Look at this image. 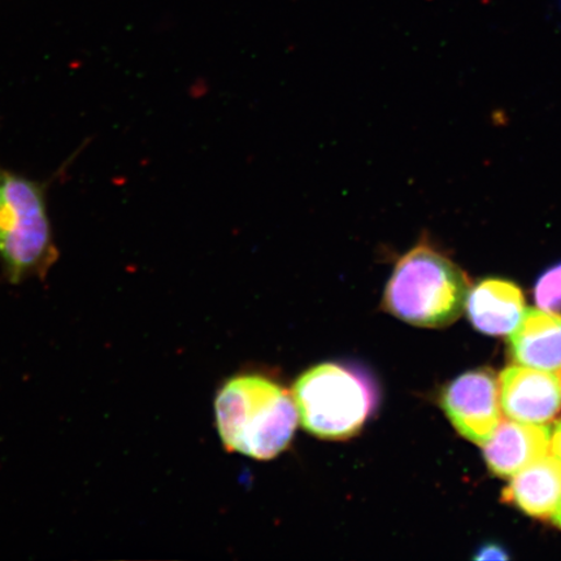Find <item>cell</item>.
Wrapping results in <instances>:
<instances>
[{
    "mask_svg": "<svg viewBox=\"0 0 561 561\" xmlns=\"http://www.w3.org/2000/svg\"><path fill=\"white\" fill-rule=\"evenodd\" d=\"M215 419L228 453L261 461L285 453L299 423L291 391L259 371L236 375L222 383L215 399Z\"/></svg>",
    "mask_w": 561,
    "mask_h": 561,
    "instance_id": "obj_1",
    "label": "cell"
},
{
    "mask_svg": "<svg viewBox=\"0 0 561 561\" xmlns=\"http://www.w3.org/2000/svg\"><path fill=\"white\" fill-rule=\"evenodd\" d=\"M471 289L466 272L424 234L396 259L381 308L407 324L444 328L460 318Z\"/></svg>",
    "mask_w": 561,
    "mask_h": 561,
    "instance_id": "obj_2",
    "label": "cell"
},
{
    "mask_svg": "<svg viewBox=\"0 0 561 561\" xmlns=\"http://www.w3.org/2000/svg\"><path fill=\"white\" fill-rule=\"evenodd\" d=\"M291 394L304 430L331 442L359 436L380 404L374 376L343 362H324L306 369L294 382Z\"/></svg>",
    "mask_w": 561,
    "mask_h": 561,
    "instance_id": "obj_3",
    "label": "cell"
},
{
    "mask_svg": "<svg viewBox=\"0 0 561 561\" xmlns=\"http://www.w3.org/2000/svg\"><path fill=\"white\" fill-rule=\"evenodd\" d=\"M54 256L44 187L0 168V257L10 280L46 270Z\"/></svg>",
    "mask_w": 561,
    "mask_h": 561,
    "instance_id": "obj_4",
    "label": "cell"
},
{
    "mask_svg": "<svg viewBox=\"0 0 561 561\" xmlns=\"http://www.w3.org/2000/svg\"><path fill=\"white\" fill-rule=\"evenodd\" d=\"M440 405L462 437L483 446L502 421L500 381L489 369L468 371L448 386Z\"/></svg>",
    "mask_w": 561,
    "mask_h": 561,
    "instance_id": "obj_5",
    "label": "cell"
},
{
    "mask_svg": "<svg viewBox=\"0 0 561 561\" xmlns=\"http://www.w3.org/2000/svg\"><path fill=\"white\" fill-rule=\"evenodd\" d=\"M501 404L511 420L545 424L561 410V377L523 366L508 367L500 377Z\"/></svg>",
    "mask_w": 561,
    "mask_h": 561,
    "instance_id": "obj_6",
    "label": "cell"
},
{
    "mask_svg": "<svg viewBox=\"0 0 561 561\" xmlns=\"http://www.w3.org/2000/svg\"><path fill=\"white\" fill-rule=\"evenodd\" d=\"M550 440L549 426L504 420L483 445V456L491 472L507 479L549 454Z\"/></svg>",
    "mask_w": 561,
    "mask_h": 561,
    "instance_id": "obj_7",
    "label": "cell"
},
{
    "mask_svg": "<svg viewBox=\"0 0 561 561\" xmlns=\"http://www.w3.org/2000/svg\"><path fill=\"white\" fill-rule=\"evenodd\" d=\"M466 307L477 331L489 335H510L526 311L520 287L502 278L483 279L472 287Z\"/></svg>",
    "mask_w": 561,
    "mask_h": 561,
    "instance_id": "obj_8",
    "label": "cell"
},
{
    "mask_svg": "<svg viewBox=\"0 0 561 561\" xmlns=\"http://www.w3.org/2000/svg\"><path fill=\"white\" fill-rule=\"evenodd\" d=\"M510 355L518 366L547 371L561 370V319L539 308L526 310L511 333Z\"/></svg>",
    "mask_w": 561,
    "mask_h": 561,
    "instance_id": "obj_9",
    "label": "cell"
},
{
    "mask_svg": "<svg viewBox=\"0 0 561 561\" xmlns=\"http://www.w3.org/2000/svg\"><path fill=\"white\" fill-rule=\"evenodd\" d=\"M503 501L526 515L551 517L561 502V462L549 454L531 462L514 476L503 491Z\"/></svg>",
    "mask_w": 561,
    "mask_h": 561,
    "instance_id": "obj_10",
    "label": "cell"
},
{
    "mask_svg": "<svg viewBox=\"0 0 561 561\" xmlns=\"http://www.w3.org/2000/svg\"><path fill=\"white\" fill-rule=\"evenodd\" d=\"M535 297L542 311L561 319V263L551 266L538 278Z\"/></svg>",
    "mask_w": 561,
    "mask_h": 561,
    "instance_id": "obj_11",
    "label": "cell"
},
{
    "mask_svg": "<svg viewBox=\"0 0 561 561\" xmlns=\"http://www.w3.org/2000/svg\"><path fill=\"white\" fill-rule=\"evenodd\" d=\"M476 559L483 560V559H508V556L506 551L502 549L500 546L495 545H488L486 547H483V549L480 550V553H477Z\"/></svg>",
    "mask_w": 561,
    "mask_h": 561,
    "instance_id": "obj_12",
    "label": "cell"
},
{
    "mask_svg": "<svg viewBox=\"0 0 561 561\" xmlns=\"http://www.w3.org/2000/svg\"><path fill=\"white\" fill-rule=\"evenodd\" d=\"M550 451L561 462V419L551 430Z\"/></svg>",
    "mask_w": 561,
    "mask_h": 561,
    "instance_id": "obj_13",
    "label": "cell"
},
{
    "mask_svg": "<svg viewBox=\"0 0 561 561\" xmlns=\"http://www.w3.org/2000/svg\"><path fill=\"white\" fill-rule=\"evenodd\" d=\"M551 520L553 524L558 526V528L561 529V502L557 508L556 512H553V515L551 516Z\"/></svg>",
    "mask_w": 561,
    "mask_h": 561,
    "instance_id": "obj_14",
    "label": "cell"
}]
</instances>
